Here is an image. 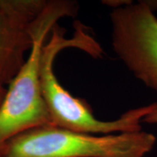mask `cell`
Here are the masks:
<instances>
[{
  "label": "cell",
  "instance_id": "1",
  "mask_svg": "<svg viewBox=\"0 0 157 157\" xmlns=\"http://www.w3.org/2000/svg\"><path fill=\"white\" fill-rule=\"evenodd\" d=\"M51 33L50 38L43 46L41 55L40 87L52 126L90 135L136 132L142 130L140 122L143 118L152 111L156 103L129 110L117 120L101 121L94 117L87 102L74 97L59 83L55 75L53 64L60 51L74 48L83 50L94 58L102 56L103 49L87 28L82 23H76L73 37L67 39L65 36L66 30L57 23Z\"/></svg>",
  "mask_w": 157,
  "mask_h": 157
},
{
  "label": "cell",
  "instance_id": "2",
  "mask_svg": "<svg viewBox=\"0 0 157 157\" xmlns=\"http://www.w3.org/2000/svg\"><path fill=\"white\" fill-rule=\"evenodd\" d=\"M77 12L76 2L50 0L35 21L29 56L10 83L0 107V156L13 137L36 127L52 125L41 92L42 50L58 21L76 16Z\"/></svg>",
  "mask_w": 157,
  "mask_h": 157
},
{
  "label": "cell",
  "instance_id": "3",
  "mask_svg": "<svg viewBox=\"0 0 157 157\" xmlns=\"http://www.w3.org/2000/svg\"><path fill=\"white\" fill-rule=\"evenodd\" d=\"M156 140L143 130L95 136L49 125L13 137L0 157H144Z\"/></svg>",
  "mask_w": 157,
  "mask_h": 157
},
{
  "label": "cell",
  "instance_id": "4",
  "mask_svg": "<svg viewBox=\"0 0 157 157\" xmlns=\"http://www.w3.org/2000/svg\"><path fill=\"white\" fill-rule=\"evenodd\" d=\"M113 51L129 71L157 93V17L140 1L113 8L110 14Z\"/></svg>",
  "mask_w": 157,
  "mask_h": 157
},
{
  "label": "cell",
  "instance_id": "5",
  "mask_svg": "<svg viewBox=\"0 0 157 157\" xmlns=\"http://www.w3.org/2000/svg\"><path fill=\"white\" fill-rule=\"evenodd\" d=\"M47 0H0V83L10 84L33 44V27Z\"/></svg>",
  "mask_w": 157,
  "mask_h": 157
},
{
  "label": "cell",
  "instance_id": "6",
  "mask_svg": "<svg viewBox=\"0 0 157 157\" xmlns=\"http://www.w3.org/2000/svg\"><path fill=\"white\" fill-rule=\"evenodd\" d=\"M142 122L148 124H157V102L155 104V106L150 113H148L146 117L142 119Z\"/></svg>",
  "mask_w": 157,
  "mask_h": 157
},
{
  "label": "cell",
  "instance_id": "7",
  "mask_svg": "<svg viewBox=\"0 0 157 157\" xmlns=\"http://www.w3.org/2000/svg\"><path fill=\"white\" fill-rule=\"evenodd\" d=\"M6 92H7V90L4 87V85H2V84L0 83V107H1L2 104L3 103L4 99H5Z\"/></svg>",
  "mask_w": 157,
  "mask_h": 157
}]
</instances>
